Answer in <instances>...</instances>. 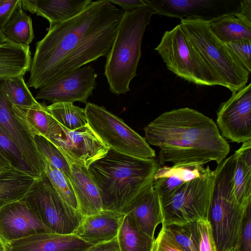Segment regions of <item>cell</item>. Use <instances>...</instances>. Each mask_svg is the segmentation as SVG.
I'll return each instance as SVG.
<instances>
[{"instance_id":"6da1fadb","label":"cell","mask_w":251,"mask_h":251,"mask_svg":"<svg viewBox=\"0 0 251 251\" xmlns=\"http://www.w3.org/2000/svg\"><path fill=\"white\" fill-rule=\"evenodd\" d=\"M125 12L108 0H99L75 17L49 27L36 43L27 87L40 89L106 57Z\"/></svg>"},{"instance_id":"7a4b0ae2","label":"cell","mask_w":251,"mask_h":251,"mask_svg":"<svg viewBox=\"0 0 251 251\" xmlns=\"http://www.w3.org/2000/svg\"><path fill=\"white\" fill-rule=\"evenodd\" d=\"M145 140L159 148L160 165L204 166L225 160L230 146L216 123L202 113L188 107L165 112L145 128Z\"/></svg>"},{"instance_id":"3957f363","label":"cell","mask_w":251,"mask_h":251,"mask_svg":"<svg viewBox=\"0 0 251 251\" xmlns=\"http://www.w3.org/2000/svg\"><path fill=\"white\" fill-rule=\"evenodd\" d=\"M160 166L154 158H139L109 149L88 171L100 191L103 210L125 214L134 200L153 183Z\"/></svg>"},{"instance_id":"277c9868","label":"cell","mask_w":251,"mask_h":251,"mask_svg":"<svg viewBox=\"0 0 251 251\" xmlns=\"http://www.w3.org/2000/svg\"><path fill=\"white\" fill-rule=\"evenodd\" d=\"M153 11L146 6L125 11L106 56L104 75L110 91L116 95L130 91L141 57V45Z\"/></svg>"},{"instance_id":"5b68a950","label":"cell","mask_w":251,"mask_h":251,"mask_svg":"<svg viewBox=\"0 0 251 251\" xmlns=\"http://www.w3.org/2000/svg\"><path fill=\"white\" fill-rule=\"evenodd\" d=\"M235 156L233 153L214 171L209 220L217 251H229L240 244L243 224L251 204L238 201L233 189Z\"/></svg>"},{"instance_id":"8992f818","label":"cell","mask_w":251,"mask_h":251,"mask_svg":"<svg viewBox=\"0 0 251 251\" xmlns=\"http://www.w3.org/2000/svg\"><path fill=\"white\" fill-rule=\"evenodd\" d=\"M179 24L222 86L233 94L247 85L250 75L236 60L225 44L212 32L209 23L183 19Z\"/></svg>"},{"instance_id":"52a82bcc","label":"cell","mask_w":251,"mask_h":251,"mask_svg":"<svg viewBox=\"0 0 251 251\" xmlns=\"http://www.w3.org/2000/svg\"><path fill=\"white\" fill-rule=\"evenodd\" d=\"M214 171L183 183L168 197L160 199L162 226H181L209 219Z\"/></svg>"},{"instance_id":"ba28073f","label":"cell","mask_w":251,"mask_h":251,"mask_svg":"<svg viewBox=\"0 0 251 251\" xmlns=\"http://www.w3.org/2000/svg\"><path fill=\"white\" fill-rule=\"evenodd\" d=\"M155 50L167 69L179 77L198 85L221 86L180 24L164 32Z\"/></svg>"},{"instance_id":"9c48e42d","label":"cell","mask_w":251,"mask_h":251,"mask_svg":"<svg viewBox=\"0 0 251 251\" xmlns=\"http://www.w3.org/2000/svg\"><path fill=\"white\" fill-rule=\"evenodd\" d=\"M22 200L49 232L74 234L84 218L60 198L45 172L35 179Z\"/></svg>"},{"instance_id":"30bf717a","label":"cell","mask_w":251,"mask_h":251,"mask_svg":"<svg viewBox=\"0 0 251 251\" xmlns=\"http://www.w3.org/2000/svg\"><path fill=\"white\" fill-rule=\"evenodd\" d=\"M84 109L88 125L109 149L139 158L156 157L144 138L104 107L88 102Z\"/></svg>"},{"instance_id":"8fae6325","label":"cell","mask_w":251,"mask_h":251,"mask_svg":"<svg viewBox=\"0 0 251 251\" xmlns=\"http://www.w3.org/2000/svg\"><path fill=\"white\" fill-rule=\"evenodd\" d=\"M48 139L56 146L69 163L87 169L104 156L109 150L88 124L70 130L59 124L52 116Z\"/></svg>"},{"instance_id":"7c38bea8","label":"cell","mask_w":251,"mask_h":251,"mask_svg":"<svg viewBox=\"0 0 251 251\" xmlns=\"http://www.w3.org/2000/svg\"><path fill=\"white\" fill-rule=\"evenodd\" d=\"M161 16L210 23L238 12L241 0H143Z\"/></svg>"},{"instance_id":"4fadbf2b","label":"cell","mask_w":251,"mask_h":251,"mask_svg":"<svg viewBox=\"0 0 251 251\" xmlns=\"http://www.w3.org/2000/svg\"><path fill=\"white\" fill-rule=\"evenodd\" d=\"M216 125L221 135L232 142L251 141V84L221 103L217 111Z\"/></svg>"},{"instance_id":"5bb4252c","label":"cell","mask_w":251,"mask_h":251,"mask_svg":"<svg viewBox=\"0 0 251 251\" xmlns=\"http://www.w3.org/2000/svg\"><path fill=\"white\" fill-rule=\"evenodd\" d=\"M98 75L91 66L81 67L39 89L35 99L52 103H87L96 86Z\"/></svg>"},{"instance_id":"9a60e30c","label":"cell","mask_w":251,"mask_h":251,"mask_svg":"<svg viewBox=\"0 0 251 251\" xmlns=\"http://www.w3.org/2000/svg\"><path fill=\"white\" fill-rule=\"evenodd\" d=\"M4 79L0 78V126L19 148L37 178L44 173V160L37 150L33 137L12 110L3 89Z\"/></svg>"},{"instance_id":"2e32d148","label":"cell","mask_w":251,"mask_h":251,"mask_svg":"<svg viewBox=\"0 0 251 251\" xmlns=\"http://www.w3.org/2000/svg\"><path fill=\"white\" fill-rule=\"evenodd\" d=\"M49 232L22 200L0 209V237L4 243L35 234Z\"/></svg>"},{"instance_id":"e0dca14e","label":"cell","mask_w":251,"mask_h":251,"mask_svg":"<svg viewBox=\"0 0 251 251\" xmlns=\"http://www.w3.org/2000/svg\"><path fill=\"white\" fill-rule=\"evenodd\" d=\"M76 235L35 234L5 244V251H84L92 246Z\"/></svg>"},{"instance_id":"ac0fdd59","label":"cell","mask_w":251,"mask_h":251,"mask_svg":"<svg viewBox=\"0 0 251 251\" xmlns=\"http://www.w3.org/2000/svg\"><path fill=\"white\" fill-rule=\"evenodd\" d=\"M125 214L102 210L84 217L74 234L95 245L110 241L117 236Z\"/></svg>"},{"instance_id":"d6986e66","label":"cell","mask_w":251,"mask_h":251,"mask_svg":"<svg viewBox=\"0 0 251 251\" xmlns=\"http://www.w3.org/2000/svg\"><path fill=\"white\" fill-rule=\"evenodd\" d=\"M69 164L70 173L68 177L82 215L87 217L102 211L100 191L90 176L88 169L76 164Z\"/></svg>"},{"instance_id":"ffe728a7","label":"cell","mask_w":251,"mask_h":251,"mask_svg":"<svg viewBox=\"0 0 251 251\" xmlns=\"http://www.w3.org/2000/svg\"><path fill=\"white\" fill-rule=\"evenodd\" d=\"M130 213L142 231L154 239L157 226L163 223L160 198L152 184L140 194L126 208L125 214Z\"/></svg>"},{"instance_id":"44dd1931","label":"cell","mask_w":251,"mask_h":251,"mask_svg":"<svg viewBox=\"0 0 251 251\" xmlns=\"http://www.w3.org/2000/svg\"><path fill=\"white\" fill-rule=\"evenodd\" d=\"M93 1L91 0H21L23 9L47 19L50 27L77 15Z\"/></svg>"},{"instance_id":"7402d4cb","label":"cell","mask_w":251,"mask_h":251,"mask_svg":"<svg viewBox=\"0 0 251 251\" xmlns=\"http://www.w3.org/2000/svg\"><path fill=\"white\" fill-rule=\"evenodd\" d=\"M209 166H186L173 165L160 167L156 171L152 186L163 199L174 192L183 183L201 176L209 169Z\"/></svg>"},{"instance_id":"603a6c76","label":"cell","mask_w":251,"mask_h":251,"mask_svg":"<svg viewBox=\"0 0 251 251\" xmlns=\"http://www.w3.org/2000/svg\"><path fill=\"white\" fill-rule=\"evenodd\" d=\"M235 167L233 174V189L240 204H251V141L242 143L234 153Z\"/></svg>"},{"instance_id":"cb8c5ba5","label":"cell","mask_w":251,"mask_h":251,"mask_svg":"<svg viewBox=\"0 0 251 251\" xmlns=\"http://www.w3.org/2000/svg\"><path fill=\"white\" fill-rule=\"evenodd\" d=\"M35 178L12 167L0 171V209L10 203L21 200Z\"/></svg>"},{"instance_id":"d4e9b609","label":"cell","mask_w":251,"mask_h":251,"mask_svg":"<svg viewBox=\"0 0 251 251\" xmlns=\"http://www.w3.org/2000/svg\"><path fill=\"white\" fill-rule=\"evenodd\" d=\"M31 60L29 46L10 42L0 46V78L24 75L30 70Z\"/></svg>"},{"instance_id":"484cf974","label":"cell","mask_w":251,"mask_h":251,"mask_svg":"<svg viewBox=\"0 0 251 251\" xmlns=\"http://www.w3.org/2000/svg\"><path fill=\"white\" fill-rule=\"evenodd\" d=\"M214 35L224 43L251 39V22L238 13L222 17L209 23Z\"/></svg>"},{"instance_id":"4316f807","label":"cell","mask_w":251,"mask_h":251,"mask_svg":"<svg viewBox=\"0 0 251 251\" xmlns=\"http://www.w3.org/2000/svg\"><path fill=\"white\" fill-rule=\"evenodd\" d=\"M12 109L33 137L40 135L48 138L51 115L47 106L38 102L29 107L12 105Z\"/></svg>"},{"instance_id":"83f0119b","label":"cell","mask_w":251,"mask_h":251,"mask_svg":"<svg viewBox=\"0 0 251 251\" xmlns=\"http://www.w3.org/2000/svg\"><path fill=\"white\" fill-rule=\"evenodd\" d=\"M117 238L120 251H150L154 240L142 231L129 213L125 214Z\"/></svg>"},{"instance_id":"f1b7e54d","label":"cell","mask_w":251,"mask_h":251,"mask_svg":"<svg viewBox=\"0 0 251 251\" xmlns=\"http://www.w3.org/2000/svg\"><path fill=\"white\" fill-rule=\"evenodd\" d=\"M9 42L23 47H28L34 38L32 19L24 11L21 3L10 19L0 30Z\"/></svg>"},{"instance_id":"f546056e","label":"cell","mask_w":251,"mask_h":251,"mask_svg":"<svg viewBox=\"0 0 251 251\" xmlns=\"http://www.w3.org/2000/svg\"><path fill=\"white\" fill-rule=\"evenodd\" d=\"M47 108L53 118L68 130H74L88 124L85 109L73 103H52Z\"/></svg>"},{"instance_id":"4dcf8cb0","label":"cell","mask_w":251,"mask_h":251,"mask_svg":"<svg viewBox=\"0 0 251 251\" xmlns=\"http://www.w3.org/2000/svg\"><path fill=\"white\" fill-rule=\"evenodd\" d=\"M3 87L6 97L12 105L29 107L38 102L25 83L24 75L4 78Z\"/></svg>"},{"instance_id":"1f68e13d","label":"cell","mask_w":251,"mask_h":251,"mask_svg":"<svg viewBox=\"0 0 251 251\" xmlns=\"http://www.w3.org/2000/svg\"><path fill=\"white\" fill-rule=\"evenodd\" d=\"M43 160L44 172L56 193L69 205L79 210L77 200L68 176Z\"/></svg>"},{"instance_id":"d6a6232c","label":"cell","mask_w":251,"mask_h":251,"mask_svg":"<svg viewBox=\"0 0 251 251\" xmlns=\"http://www.w3.org/2000/svg\"><path fill=\"white\" fill-rule=\"evenodd\" d=\"M33 140L41 157L50 165L69 176L70 173L69 163L56 146L42 135H34Z\"/></svg>"},{"instance_id":"836d02e7","label":"cell","mask_w":251,"mask_h":251,"mask_svg":"<svg viewBox=\"0 0 251 251\" xmlns=\"http://www.w3.org/2000/svg\"><path fill=\"white\" fill-rule=\"evenodd\" d=\"M0 151L11 167L28 174L35 179V175L13 140L0 126Z\"/></svg>"},{"instance_id":"e575fe53","label":"cell","mask_w":251,"mask_h":251,"mask_svg":"<svg viewBox=\"0 0 251 251\" xmlns=\"http://www.w3.org/2000/svg\"><path fill=\"white\" fill-rule=\"evenodd\" d=\"M175 240L185 251H199L196 223L167 226Z\"/></svg>"},{"instance_id":"d590c367","label":"cell","mask_w":251,"mask_h":251,"mask_svg":"<svg viewBox=\"0 0 251 251\" xmlns=\"http://www.w3.org/2000/svg\"><path fill=\"white\" fill-rule=\"evenodd\" d=\"M225 44L236 60L250 75L251 73V39Z\"/></svg>"},{"instance_id":"8d00e7d4","label":"cell","mask_w":251,"mask_h":251,"mask_svg":"<svg viewBox=\"0 0 251 251\" xmlns=\"http://www.w3.org/2000/svg\"><path fill=\"white\" fill-rule=\"evenodd\" d=\"M199 239V251H217L209 219L196 222Z\"/></svg>"},{"instance_id":"74e56055","label":"cell","mask_w":251,"mask_h":251,"mask_svg":"<svg viewBox=\"0 0 251 251\" xmlns=\"http://www.w3.org/2000/svg\"><path fill=\"white\" fill-rule=\"evenodd\" d=\"M150 251H185L175 240L167 226H162Z\"/></svg>"},{"instance_id":"f35d334b","label":"cell","mask_w":251,"mask_h":251,"mask_svg":"<svg viewBox=\"0 0 251 251\" xmlns=\"http://www.w3.org/2000/svg\"><path fill=\"white\" fill-rule=\"evenodd\" d=\"M21 2V0H0V31Z\"/></svg>"},{"instance_id":"ab89813d","label":"cell","mask_w":251,"mask_h":251,"mask_svg":"<svg viewBox=\"0 0 251 251\" xmlns=\"http://www.w3.org/2000/svg\"><path fill=\"white\" fill-rule=\"evenodd\" d=\"M249 208L243 224L239 251H251V211Z\"/></svg>"},{"instance_id":"60d3db41","label":"cell","mask_w":251,"mask_h":251,"mask_svg":"<svg viewBox=\"0 0 251 251\" xmlns=\"http://www.w3.org/2000/svg\"><path fill=\"white\" fill-rule=\"evenodd\" d=\"M109 2L120 6L125 11H132L147 6L143 0H108Z\"/></svg>"},{"instance_id":"b9f144b4","label":"cell","mask_w":251,"mask_h":251,"mask_svg":"<svg viewBox=\"0 0 251 251\" xmlns=\"http://www.w3.org/2000/svg\"><path fill=\"white\" fill-rule=\"evenodd\" d=\"M84 251H120L117 236L110 241L93 245Z\"/></svg>"},{"instance_id":"7bdbcfd3","label":"cell","mask_w":251,"mask_h":251,"mask_svg":"<svg viewBox=\"0 0 251 251\" xmlns=\"http://www.w3.org/2000/svg\"><path fill=\"white\" fill-rule=\"evenodd\" d=\"M237 13L244 19L251 22V0H241L239 10Z\"/></svg>"},{"instance_id":"ee69618b","label":"cell","mask_w":251,"mask_h":251,"mask_svg":"<svg viewBox=\"0 0 251 251\" xmlns=\"http://www.w3.org/2000/svg\"><path fill=\"white\" fill-rule=\"evenodd\" d=\"M0 165L3 167H11V166L9 164V162L3 154V153L0 151Z\"/></svg>"},{"instance_id":"f6af8a7d","label":"cell","mask_w":251,"mask_h":251,"mask_svg":"<svg viewBox=\"0 0 251 251\" xmlns=\"http://www.w3.org/2000/svg\"><path fill=\"white\" fill-rule=\"evenodd\" d=\"M9 41H8L5 37L3 36L1 32L0 31V46H2L6 44Z\"/></svg>"},{"instance_id":"bcb514c9","label":"cell","mask_w":251,"mask_h":251,"mask_svg":"<svg viewBox=\"0 0 251 251\" xmlns=\"http://www.w3.org/2000/svg\"><path fill=\"white\" fill-rule=\"evenodd\" d=\"M0 251H5V245L0 237Z\"/></svg>"},{"instance_id":"7dc6e473","label":"cell","mask_w":251,"mask_h":251,"mask_svg":"<svg viewBox=\"0 0 251 251\" xmlns=\"http://www.w3.org/2000/svg\"><path fill=\"white\" fill-rule=\"evenodd\" d=\"M229 251H239V246L232 249Z\"/></svg>"},{"instance_id":"c3c4849f","label":"cell","mask_w":251,"mask_h":251,"mask_svg":"<svg viewBox=\"0 0 251 251\" xmlns=\"http://www.w3.org/2000/svg\"><path fill=\"white\" fill-rule=\"evenodd\" d=\"M6 168H7V167H6ZM3 168H5V167H2L1 165H0V171L2 169H3Z\"/></svg>"}]
</instances>
